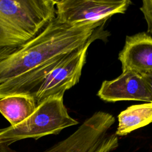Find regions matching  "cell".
Segmentation results:
<instances>
[{"instance_id": "obj_1", "label": "cell", "mask_w": 152, "mask_h": 152, "mask_svg": "<svg viewBox=\"0 0 152 152\" xmlns=\"http://www.w3.org/2000/svg\"><path fill=\"white\" fill-rule=\"evenodd\" d=\"M103 24L71 26L55 17L36 36L0 61V84L79 48Z\"/></svg>"}, {"instance_id": "obj_2", "label": "cell", "mask_w": 152, "mask_h": 152, "mask_svg": "<svg viewBox=\"0 0 152 152\" xmlns=\"http://www.w3.org/2000/svg\"><path fill=\"white\" fill-rule=\"evenodd\" d=\"M54 0H0V48L19 47L56 17Z\"/></svg>"}, {"instance_id": "obj_3", "label": "cell", "mask_w": 152, "mask_h": 152, "mask_svg": "<svg viewBox=\"0 0 152 152\" xmlns=\"http://www.w3.org/2000/svg\"><path fill=\"white\" fill-rule=\"evenodd\" d=\"M64 93L50 96L39 104L26 119L15 126L0 129V144L9 146L26 138H39L58 134L62 129L77 125L64 103Z\"/></svg>"}, {"instance_id": "obj_4", "label": "cell", "mask_w": 152, "mask_h": 152, "mask_svg": "<svg viewBox=\"0 0 152 152\" xmlns=\"http://www.w3.org/2000/svg\"><path fill=\"white\" fill-rule=\"evenodd\" d=\"M115 122L112 115L97 112L66 138L42 152H111L119 145L118 136L109 132ZM1 150L18 152L5 145H1Z\"/></svg>"}, {"instance_id": "obj_5", "label": "cell", "mask_w": 152, "mask_h": 152, "mask_svg": "<svg viewBox=\"0 0 152 152\" xmlns=\"http://www.w3.org/2000/svg\"><path fill=\"white\" fill-rule=\"evenodd\" d=\"M94 33L88 41L79 48L63 56L47 74L40 84L30 94L37 106L48 97L65 91L79 82L86 62L88 48L99 37Z\"/></svg>"}, {"instance_id": "obj_6", "label": "cell", "mask_w": 152, "mask_h": 152, "mask_svg": "<svg viewBox=\"0 0 152 152\" xmlns=\"http://www.w3.org/2000/svg\"><path fill=\"white\" fill-rule=\"evenodd\" d=\"M131 3L129 0L56 1V18L71 26L104 23L115 14L125 13Z\"/></svg>"}, {"instance_id": "obj_7", "label": "cell", "mask_w": 152, "mask_h": 152, "mask_svg": "<svg viewBox=\"0 0 152 152\" xmlns=\"http://www.w3.org/2000/svg\"><path fill=\"white\" fill-rule=\"evenodd\" d=\"M97 96L107 102L134 100L152 103L142 75L132 71H124L115 79L104 80Z\"/></svg>"}, {"instance_id": "obj_8", "label": "cell", "mask_w": 152, "mask_h": 152, "mask_svg": "<svg viewBox=\"0 0 152 152\" xmlns=\"http://www.w3.org/2000/svg\"><path fill=\"white\" fill-rule=\"evenodd\" d=\"M118 59L122 72L132 71L140 74L152 72V36L145 32L127 36Z\"/></svg>"}, {"instance_id": "obj_9", "label": "cell", "mask_w": 152, "mask_h": 152, "mask_svg": "<svg viewBox=\"0 0 152 152\" xmlns=\"http://www.w3.org/2000/svg\"><path fill=\"white\" fill-rule=\"evenodd\" d=\"M37 104L31 94H15L0 99V113L15 126L28 118L36 109Z\"/></svg>"}, {"instance_id": "obj_10", "label": "cell", "mask_w": 152, "mask_h": 152, "mask_svg": "<svg viewBox=\"0 0 152 152\" xmlns=\"http://www.w3.org/2000/svg\"><path fill=\"white\" fill-rule=\"evenodd\" d=\"M117 136H124L152 122V103L131 106L122 111L118 116Z\"/></svg>"}, {"instance_id": "obj_11", "label": "cell", "mask_w": 152, "mask_h": 152, "mask_svg": "<svg viewBox=\"0 0 152 152\" xmlns=\"http://www.w3.org/2000/svg\"><path fill=\"white\" fill-rule=\"evenodd\" d=\"M140 10L147 24V32L152 34V0H144Z\"/></svg>"}, {"instance_id": "obj_12", "label": "cell", "mask_w": 152, "mask_h": 152, "mask_svg": "<svg viewBox=\"0 0 152 152\" xmlns=\"http://www.w3.org/2000/svg\"><path fill=\"white\" fill-rule=\"evenodd\" d=\"M147 85L152 100V72L141 74Z\"/></svg>"}, {"instance_id": "obj_13", "label": "cell", "mask_w": 152, "mask_h": 152, "mask_svg": "<svg viewBox=\"0 0 152 152\" xmlns=\"http://www.w3.org/2000/svg\"><path fill=\"white\" fill-rule=\"evenodd\" d=\"M17 48H0V61L5 58L8 55L17 50Z\"/></svg>"}, {"instance_id": "obj_14", "label": "cell", "mask_w": 152, "mask_h": 152, "mask_svg": "<svg viewBox=\"0 0 152 152\" xmlns=\"http://www.w3.org/2000/svg\"><path fill=\"white\" fill-rule=\"evenodd\" d=\"M0 152H2V150H1V145L0 144Z\"/></svg>"}]
</instances>
